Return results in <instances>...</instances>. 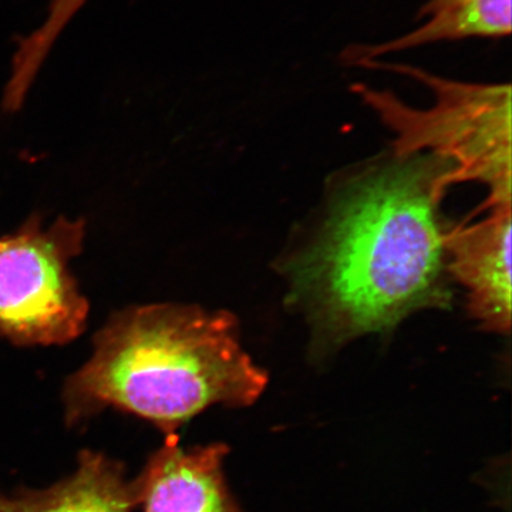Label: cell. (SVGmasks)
I'll list each match as a JSON object with an SVG mask.
<instances>
[{
    "label": "cell",
    "mask_w": 512,
    "mask_h": 512,
    "mask_svg": "<svg viewBox=\"0 0 512 512\" xmlns=\"http://www.w3.org/2000/svg\"><path fill=\"white\" fill-rule=\"evenodd\" d=\"M453 171L434 156L403 160L352 185L333 208L295 286L335 342L446 303L439 204Z\"/></svg>",
    "instance_id": "1"
},
{
    "label": "cell",
    "mask_w": 512,
    "mask_h": 512,
    "mask_svg": "<svg viewBox=\"0 0 512 512\" xmlns=\"http://www.w3.org/2000/svg\"><path fill=\"white\" fill-rule=\"evenodd\" d=\"M476 224L444 234L447 268L467 289L471 315L491 332L511 329V204H485Z\"/></svg>",
    "instance_id": "5"
},
{
    "label": "cell",
    "mask_w": 512,
    "mask_h": 512,
    "mask_svg": "<svg viewBox=\"0 0 512 512\" xmlns=\"http://www.w3.org/2000/svg\"><path fill=\"white\" fill-rule=\"evenodd\" d=\"M138 505L126 468L100 451L83 450L76 471L45 490L0 491V512H131Z\"/></svg>",
    "instance_id": "7"
},
{
    "label": "cell",
    "mask_w": 512,
    "mask_h": 512,
    "mask_svg": "<svg viewBox=\"0 0 512 512\" xmlns=\"http://www.w3.org/2000/svg\"><path fill=\"white\" fill-rule=\"evenodd\" d=\"M84 237V220L60 217L43 228L33 215L0 238V336L16 346H50L82 335L89 302L69 265Z\"/></svg>",
    "instance_id": "4"
},
{
    "label": "cell",
    "mask_w": 512,
    "mask_h": 512,
    "mask_svg": "<svg viewBox=\"0 0 512 512\" xmlns=\"http://www.w3.org/2000/svg\"><path fill=\"white\" fill-rule=\"evenodd\" d=\"M268 375L242 349L229 312L198 306H133L114 313L94 338V352L64 383L69 426L106 409L177 433L214 404L252 406Z\"/></svg>",
    "instance_id": "2"
},
{
    "label": "cell",
    "mask_w": 512,
    "mask_h": 512,
    "mask_svg": "<svg viewBox=\"0 0 512 512\" xmlns=\"http://www.w3.org/2000/svg\"><path fill=\"white\" fill-rule=\"evenodd\" d=\"M419 25L400 37L377 45L350 46L343 60L359 67L369 60L416 47L458 40L503 39L511 35V0H427Z\"/></svg>",
    "instance_id": "8"
},
{
    "label": "cell",
    "mask_w": 512,
    "mask_h": 512,
    "mask_svg": "<svg viewBox=\"0 0 512 512\" xmlns=\"http://www.w3.org/2000/svg\"><path fill=\"white\" fill-rule=\"evenodd\" d=\"M224 443L184 448L177 434L148 458L134 478L144 512H241L224 476Z\"/></svg>",
    "instance_id": "6"
},
{
    "label": "cell",
    "mask_w": 512,
    "mask_h": 512,
    "mask_svg": "<svg viewBox=\"0 0 512 512\" xmlns=\"http://www.w3.org/2000/svg\"><path fill=\"white\" fill-rule=\"evenodd\" d=\"M365 69H386L426 84L436 103L414 109L387 90L355 84L353 92L394 133L397 156L421 150L454 167L448 185L478 181L490 188L485 204H511V86L458 82L409 64L369 60Z\"/></svg>",
    "instance_id": "3"
},
{
    "label": "cell",
    "mask_w": 512,
    "mask_h": 512,
    "mask_svg": "<svg viewBox=\"0 0 512 512\" xmlns=\"http://www.w3.org/2000/svg\"><path fill=\"white\" fill-rule=\"evenodd\" d=\"M86 2L87 0H52L45 22L35 32L20 40L13 55L12 72L3 94V109L13 113L23 106L40 67L45 63L60 33Z\"/></svg>",
    "instance_id": "9"
}]
</instances>
